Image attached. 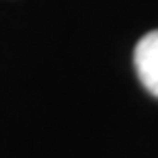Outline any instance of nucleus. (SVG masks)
Instances as JSON below:
<instances>
[{
  "instance_id": "obj_1",
  "label": "nucleus",
  "mask_w": 158,
  "mask_h": 158,
  "mask_svg": "<svg viewBox=\"0 0 158 158\" xmlns=\"http://www.w3.org/2000/svg\"><path fill=\"white\" fill-rule=\"evenodd\" d=\"M134 66L144 88L158 99V29L146 33L138 41L134 49Z\"/></svg>"
}]
</instances>
